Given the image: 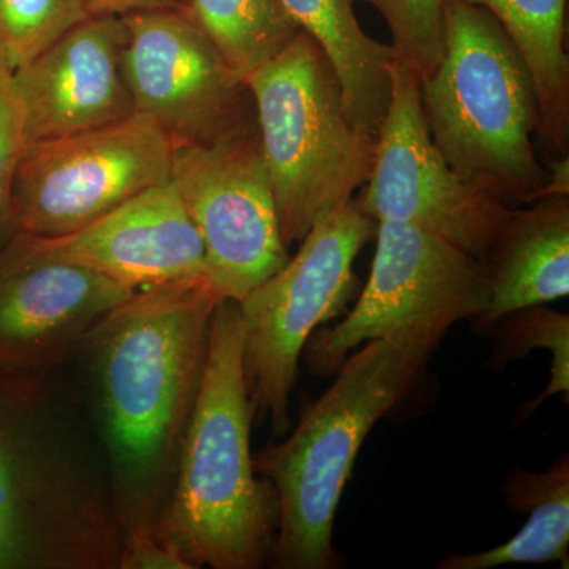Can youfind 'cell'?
Wrapping results in <instances>:
<instances>
[{
	"label": "cell",
	"instance_id": "cell-1",
	"mask_svg": "<svg viewBox=\"0 0 569 569\" xmlns=\"http://www.w3.org/2000/svg\"><path fill=\"white\" fill-rule=\"evenodd\" d=\"M220 299L206 282L134 291L86 339L122 539L153 531L181 455Z\"/></svg>",
	"mask_w": 569,
	"mask_h": 569
},
{
	"label": "cell",
	"instance_id": "cell-2",
	"mask_svg": "<svg viewBox=\"0 0 569 569\" xmlns=\"http://www.w3.org/2000/svg\"><path fill=\"white\" fill-rule=\"evenodd\" d=\"M252 419L241 312L238 301L223 299L213 309L203 380L173 488L153 527L192 569H260L271 560L279 503L254 470Z\"/></svg>",
	"mask_w": 569,
	"mask_h": 569
},
{
	"label": "cell",
	"instance_id": "cell-3",
	"mask_svg": "<svg viewBox=\"0 0 569 569\" xmlns=\"http://www.w3.org/2000/svg\"><path fill=\"white\" fill-rule=\"evenodd\" d=\"M429 356L415 340H369L347 356L290 436L254 452V470L279 503L272 568H339L336 516L356 458L370 430L406 399Z\"/></svg>",
	"mask_w": 569,
	"mask_h": 569
},
{
	"label": "cell",
	"instance_id": "cell-4",
	"mask_svg": "<svg viewBox=\"0 0 569 569\" xmlns=\"http://www.w3.org/2000/svg\"><path fill=\"white\" fill-rule=\"evenodd\" d=\"M421 81L430 137L451 170L516 209L545 197L529 70L488 10L445 0V51Z\"/></svg>",
	"mask_w": 569,
	"mask_h": 569
},
{
	"label": "cell",
	"instance_id": "cell-5",
	"mask_svg": "<svg viewBox=\"0 0 569 569\" xmlns=\"http://www.w3.org/2000/svg\"><path fill=\"white\" fill-rule=\"evenodd\" d=\"M44 385L0 373V569H112L122 535Z\"/></svg>",
	"mask_w": 569,
	"mask_h": 569
},
{
	"label": "cell",
	"instance_id": "cell-6",
	"mask_svg": "<svg viewBox=\"0 0 569 569\" xmlns=\"http://www.w3.org/2000/svg\"><path fill=\"white\" fill-rule=\"evenodd\" d=\"M284 244L366 186L376 137L351 121L335 67L309 33L246 78Z\"/></svg>",
	"mask_w": 569,
	"mask_h": 569
},
{
	"label": "cell",
	"instance_id": "cell-7",
	"mask_svg": "<svg viewBox=\"0 0 569 569\" xmlns=\"http://www.w3.org/2000/svg\"><path fill=\"white\" fill-rule=\"evenodd\" d=\"M358 197L318 219L293 258L239 305L242 362L253 417L268 418L272 436L291 429L290 397L310 336L347 312L356 293V257L376 236Z\"/></svg>",
	"mask_w": 569,
	"mask_h": 569
},
{
	"label": "cell",
	"instance_id": "cell-8",
	"mask_svg": "<svg viewBox=\"0 0 569 569\" xmlns=\"http://www.w3.org/2000/svg\"><path fill=\"white\" fill-rule=\"evenodd\" d=\"M377 250L365 290L335 328L305 348L310 372L328 377L369 340L410 339L432 353L449 329L488 306L485 266L438 236L402 222H377Z\"/></svg>",
	"mask_w": 569,
	"mask_h": 569
},
{
	"label": "cell",
	"instance_id": "cell-9",
	"mask_svg": "<svg viewBox=\"0 0 569 569\" xmlns=\"http://www.w3.org/2000/svg\"><path fill=\"white\" fill-rule=\"evenodd\" d=\"M174 144L140 112L88 132L28 146L11 194L14 231L73 233L171 181Z\"/></svg>",
	"mask_w": 569,
	"mask_h": 569
},
{
	"label": "cell",
	"instance_id": "cell-10",
	"mask_svg": "<svg viewBox=\"0 0 569 569\" xmlns=\"http://www.w3.org/2000/svg\"><path fill=\"white\" fill-rule=\"evenodd\" d=\"M171 182L204 249L206 282L241 301L288 258L257 122L211 144L174 148Z\"/></svg>",
	"mask_w": 569,
	"mask_h": 569
},
{
	"label": "cell",
	"instance_id": "cell-11",
	"mask_svg": "<svg viewBox=\"0 0 569 569\" xmlns=\"http://www.w3.org/2000/svg\"><path fill=\"white\" fill-rule=\"evenodd\" d=\"M391 93L376 137V159L358 197L376 220L413 224L485 260L512 209L463 181L430 137L421 81L399 56L389 66Z\"/></svg>",
	"mask_w": 569,
	"mask_h": 569
},
{
	"label": "cell",
	"instance_id": "cell-12",
	"mask_svg": "<svg viewBox=\"0 0 569 569\" xmlns=\"http://www.w3.org/2000/svg\"><path fill=\"white\" fill-rule=\"evenodd\" d=\"M122 20V73L133 110L156 122L174 148L211 144L257 122L246 81L182 7L134 11Z\"/></svg>",
	"mask_w": 569,
	"mask_h": 569
},
{
	"label": "cell",
	"instance_id": "cell-13",
	"mask_svg": "<svg viewBox=\"0 0 569 569\" xmlns=\"http://www.w3.org/2000/svg\"><path fill=\"white\" fill-rule=\"evenodd\" d=\"M133 293L91 269L44 260L14 231L0 246V373L44 385Z\"/></svg>",
	"mask_w": 569,
	"mask_h": 569
},
{
	"label": "cell",
	"instance_id": "cell-14",
	"mask_svg": "<svg viewBox=\"0 0 569 569\" xmlns=\"http://www.w3.org/2000/svg\"><path fill=\"white\" fill-rule=\"evenodd\" d=\"M18 233L44 260L91 269L134 291L206 282L203 242L171 181L73 233L54 238Z\"/></svg>",
	"mask_w": 569,
	"mask_h": 569
},
{
	"label": "cell",
	"instance_id": "cell-15",
	"mask_svg": "<svg viewBox=\"0 0 569 569\" xmlns=\"http://www.w3.org/2000/svg\"><path fill=\"white\" fill-rule=\"evenodd\" d=\"M126 40L122 17L92 14L13 71L22 148L133 114L122 73Z\"/></svg>",
	"mask_w": 569,
	"mask_h": 569
},
{
	"label": "cell",
	"instance_id": "cell-16",
	"mask_svg": "<svg viewBox=\"0 0 569 569\" xmlns=\"http://www.w3.org/2000/svg\"><path fill=\"white\" fill-rule=\"evenodd\" d=\"M489 299L470 321L490 335L501 317L569 295V194H549L512 209L485 260Z\"/></svg>",
	"mask_w": 569,
	"mask_h": 569
},
{
	"label": "cell",
	"instance_id": "cell-17",
	"mask_svg": "<svg viewBox=\"0 0 569 569\" xmlns=\"http://www.w3.org/2000/svg\"><path fill=\"white\" fill-rule=\"evenodd\" d=\"M301 31L320 44L335 67L351 121L377 137L387 112L397 52L367 36L355 14V0H280Z\"/></svg>",
	"mask_w": 569,
	"mask_h": 569
},
{
	"label": "cell",
	"instance_id": "cell-18",
	"mask_svg": "<svg viewBox=\"0 0 569 569\" xmlns=\"http://www.w3.org/2000/svg\"><path fill=\"white\" fill-rule=\"evenodd\" d=\"M488 10L529 70L538 104V134L568 156L569 56L567 0H467Z\"/></svg>",
	"mask_w": 569,
	"mask_h": 569
},
{
	"label": "cell",
	"instance_id": "cell-19",
	"mask_svg": "<svg viewBox=\"0 0 569 569\" xmlns=\"http://www.w3.org/2000/svg\"><path fill=\"white\" fill-rule=\"evenodd\" d=\"M501 496L516 515L529 519L503 545L471 553H449L438 569H492L512 563H560L569 567V455L546 471L512 468Z\"/></svg>",
	"mask_w": 569,
	"mask_h": 569
},
{
	"label": "cell",
	"instance_id": "cell-20",
	"mask_svg": "<svg viewBox=\"0 0 569 569\" xmlns=\"http://www.w3.org/2000/svg\"><path fill=\"white\" fill-rule=\"evenodd\" d=\"M181 6L244 81L301 32L280 0H181Z\"/></svg>",
	"mask_w": 569,
	"mask_h": 569
},
{
	"label": "cell",
	"instance_id": "cell-21",
	"mask_svg": "<svg viewBox=\"0 0 569 569\" xmlns=\"http://www.w3.org/2000/svg\"><path fill=\"white\" fill-rule=\"evenodd\" d=\"M496 335L488 366L503 370L511 362L519 361L533 350L549 351L552 358L548 387L530 402L519 408V421L550 397L565 396L569 399V316L549 309L548 305L523 307L501 317L493 326Z\"/></svg>",
	"mask_w": 569,
	"mask_h": 569
},
{
	"label": "cell",
	"instance_id": "cell-22",
	"mask_svg": "<svg viewBox=\"0 0 569 569\" xmlns=\"http://www.w3.org/2000/svg\"><path fill=\"white\" fill-rule=\"evenodd\" d=\"M92 14L88 0H0V52L21 69Z\"/></svg>",
	"mask_w": 569,
	"mask_h": 569
},
{
	"label": "cell",
	"instance_id": "cell-23",
	"mask_svg": "<svg viewBox=\"0 0 569 569\" xmlns=\"http://www.w3.org/2000/svg\"><path fill=\"white\" fill-rule=\"evenodd\" d=\"M387 21L397 56L426 80L445 51V0H362Z\"/></svg>",
	"mask_w": 569,
	"mask_h": 569
},
{
	"label": "cell",
	"instance_id": "cell-24",
	"mask_svg": "<svg viewBox=\"0 0 569 569\" xmlns=\"http://www.w3.org/2000/svg\"><path fill=\"white\" fill-rule=\"evenodd\" d=\"M22 151L13 70L0 52V246L14 233L11 194Z\"/></svg>",
	"mask_w": 569,
	"mask_h": 569
},
{
	"label": "cell",
	"instance_id": "cell-25",
	"mask_svg": "<svg viewBox=\"0 0 569 569\" xmlns=\"http://www.w3.org/2000/svg\"><path fill=\"white\" fill-rule=\"evenodd\" d=\"M119 569H192L178 550L164 545L153 531H137L122 539Z\"/></svg>",
	"mask_w": 569,
	"mask_h": 569
},
{
	"label": "cell",
	"instance_id": "cell-26",
	"mask_svg": "<svg viewBox=\"0 0 569 569\" xmlns=\"http://www.w3.org/2000/svg\"><path fill=\"white\" fill-rule=\"evenodd\" d=\"M93 14H123L134 11L181 9V0H88Z\"/></svg>",
	"mask_w": 569,
	"mask_h": 569
},
{
	"label": "cell",
	"instance_id": "cell-27",
	"mask_svg": "<svg viewBox=\"0 0 569 569\" xmlns=\"http://www.w3.org/2000/svg\"><path fill=\"white\" fill-rule=\"evenodd\" d=\"M548 181H546L545 197L549 194H569V157L560 156L546 168Z\"/></svg>",
	"mask_w": 569,
	"mask_h": 569
}]
</instances>
